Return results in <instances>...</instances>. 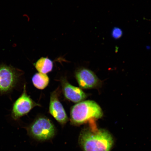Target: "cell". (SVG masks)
Wrapping results in <instances>:
<instances>
[{"instance_id": "1", "label": "cell", "mask_w": 151, "mask_h": 151, "mask_svg": "<svg viewBox=\"0 0 151 151\" xmlns=\"http://www.w3.org/2000/svg\"><path fill=\"white\" fill-rule=\"evenodd\" d=\"M91 127L83 130L79 143L84 151H110L113 144L112 135L106 130Z\"/></svg>"}, {"instance_id": "2", "label": "cell", "mask_w": 151, "mask_h": 151, "mask_svg": "<svg viewBox=\"0 0 151 151\" xmlns=\"http://www.w3.org/2000/svg\"><path fill=\"white\" fill-rule=\"evenodd\" d=\"M103 115L101 107L92 101H83L75 104L70 111L71 122L80 125L89 120L101 118Z\"/></svg>"}, {"instance_id": "3", "label": "cell", "mask_w": 151, "mask_h": 151, "mask_svg": "<svg viewBox=\"0 0 151 151\" xmlns=\"http://www.w3.org/2000/svg\"><path fill=\"white\" fill-rule=\"evenodd\" d=\"M28 134L39 141L52 139L55 135L56 130L53 124L45 117H40L34 121L27 128Z\"/></svg>"}, {"instance_id": "4", "label": "cell", "mask_w": 151, "mask_h": 151, "mask_svg": "<svg viewBox=\"0 0 151 151\" xmlns=\"http://www.w3.org/2000/svg\"><path fill=\"white\" fill-rule=\"evenodd\" d=\"M22 74L19 70L12 66L0 65V93H7L12 90Z\"/></svg>"}, {"instance_id": "5", "label": "cell", "mask_w": 151, "mask_h": 151, "mask_svg": "<svg viewBox=\"0 0 151 151\" xmlns=\"http://www.w3.org/2000/svg\"><path fill=\"white\" fill-rule=\"evenodd\" d=\"M39 106L27 95L25 84L23 92L13 105L11 116L14 120H18L27 114L34 107Z\"/></svg>"}, {"instance_id": "6", "label": "cell", "mask_w": 151, "mask_h": 151, "mask_svg": "<svg viewBox=\"0 0 151 151\" xmlns=\"http://www.w3.org/2000/svg\"><path fill=\"white\" fill-rule=\"evenodd\" d=\"M58 91L56 90L51 94L49 111L50 114L58 122L64 124L68 122V118L58 99Z\"/></svg>"}, {"instance_id": "7", "label": "cell", "mask_w": 151, "mask_h": 151, "mask_svg": "<svg viewBox=\"0 0 151 151\" xmlns=\"http://www.w3.org/2000/svg\"><path fill=\"white\" fill-rule=\"evenodd\" d=\"M75 76L79 86L84 89L95 88L100 84V81L97 76L88 69L79 70L76 73Z\"/></svg>"}, {"instance_id": "8", "label": "cell", "mask_w": 151, "mask_h": 151, "mask_svg": "<svg viewBox=\"0 0 151 151\" xmlns=\"http://www.w3.org/2000/svg\"><path fill=\"white\" fill-rule=\"evenodd\" d=\"M62 90L66 99L77 103L86 99V94L80 88L72 86L65 79L62 81Z\"/></svg>"}, {"instance_id": "9", "label": "cell", "mask_w": 151, "mask_h": 151, "mask_svg": "<svg viewBox=\"0 0 151 151\" xmlns=\"http://www.w3.org/2000/svg\"><path fill=\"white\" fill-rule=\"evenodd\" d=\"M35 66L39 73L46 74L52 71L53 63L48 58L42 57L37 60Z\"/></svg>"}, {"instance_id": "10", "label": "cell", "mask_w": 151, "mask_h": 151, "mask_svg": "<svg viewBox=\"0 0 151 151\" xmlns=\"http://www.w3.org/2000/svg\"><path fill=\"white\" fill-rule=\"evenodd\" d=\"M32 82L35 87L39 89L43 90L48 86L50 79L46 74L39 73L33 76Z\"/></svg>"}, {"instance_id": "11", "label": "cell", "mask_w": 151, "mask_h": 151, "mask_svg": "<svg viewBox=\"0 0 151 151\" xmlns=\"http://www.w3.org/2000/svg\"><path fill=\"white\" fill-rule=\"evenodd\" d=\"M122 32L119 28H114L112 30V36L115 39H118L122 36Z\"/></svg>"}]
</instances>
